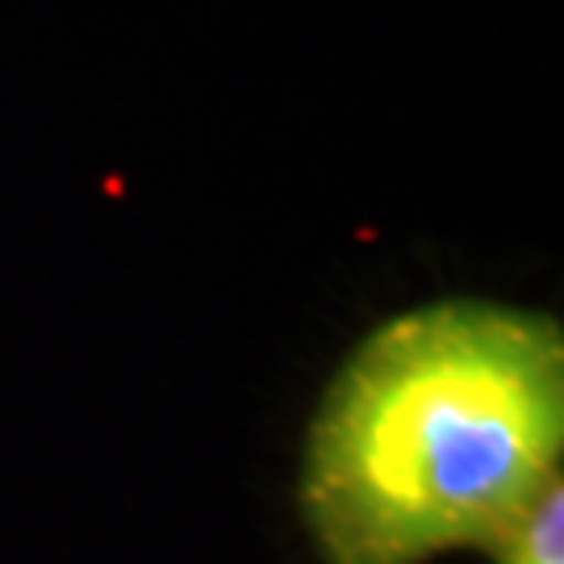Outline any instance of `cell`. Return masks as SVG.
<instances>
[{"label":"cell","mask_w":564,"mask_h":564,"mask_svg":"<svg viewBox=\"0 0 564 564\" xmlns=\"http://www.w3.org/2000/svg\"><path fill=\"white\" fill-rule=\"evenodd\" d=\"M564 489V330L452 297L368 330L314 410L302 514L326 564L506 552Z\"/></svg>","instance_id":"cell-1"},{"label":"cell","mask_w":564,"mask_h":564,"mask_svg":"<svg viewBox=\"0 0 564 564\" xmlns=\"http://www.w3.org/2000/svg\"><path fill=\"white\" fill-rule=\"evenodd\" d=\"M494 564H564V489H556Z\"/></svg>","instance_id":"cell-2"}]
</instances>
